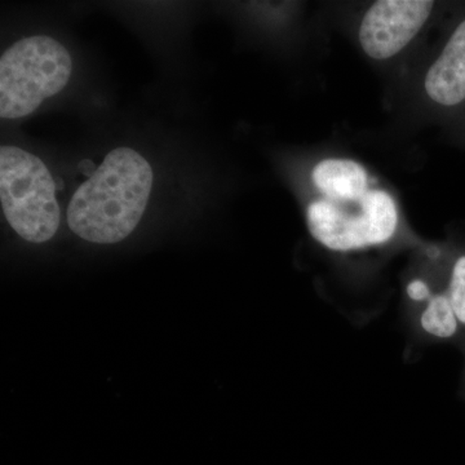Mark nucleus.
<instances>
[{
	"label": "nucleus",
	"mask_w": 465,
	"mask_h": 465,
	"mask_svg": "<svg viewBox=\"0 0 465 465\" xmlns=\"http://www.w3.org/2000/svg\"><path fill=\"white\" fill-rule=\"evenodd\" d=\"M312 176L326 200L354 202L369 192L365 168L351 159H324L314 167Z\"/></svg>",
	"instance_id": "obj_7"
},
{
	"label": "nucleus",
	"mask_w": 465,
	"mask_h": 465,
	"mask_svg": "<svg viewBox=\"0 0 465 465\" xmlns=\"http://www.w3.org/2000/svg\"><path fill=\"white\" fill-rule=\"evenodd\" d=\"M430 0H381L367 11L361 24V45L375 60L393 57L414 39L430 16Z\"/></svg>",
	"instance_id": "obj_5"
},
{
	"label": "nucleus",
	"mask_w": 465,
	"mask_h": 465,
	"mask_svg": "<svg viewBox=\"0 0 465 465\" xmlns=\"http://www.w3.org/2000/svg\"><path fill=\"white\" fill-rule=\"evenodd\" d=\"M419 327L425 335L439 341H449L461 329L446 291L434 292L421 308L418 316Z\"/></svg>",
	"instance_id": "obj_8"
},
{
	"label": "nucleus",
	"mask_w": 465,
	"mask_h": 465,
	"mask_svg": "<svg viewBox=\"0 0 465 465\" xmlns=\"http://www.w3.org/2000/svg\"><path fill=\"white\" fill-rule=\"evenodd\" d=\"M407 298L411 300L415 304H425L430 298H432L433 291L430 289V284L425 282L420 278L410 281L406 286Z\"/></svg>",
	"instance_id": "obj_10"
},
{
	"label": "nucleus",
	"mask_w": 465,
	"mask_h": 465,
	"mask_svg": "<svg viewBox=\"0 0 465 465\" xmlns=\"http://www.w3.org/2000/svg\"><path fill=\"white\" fill-rule=\"evenodd\" d=\"M0 200L9 225L24 240L43 243L56 234L60 226L56 183L45 164L32 153L2 146Z\"/></svg>",
	"instance_id": "obj_3"
},
{
	"label": "nucleus",
	"mask_w": 465,
	"mask_h": 465,
	"mask_svg": "<svg viewBox=\"0 0 465 465\" xmlns=\"http://www.w3.org/2000/svg\"><path fill=\"white\" fill-rule=\"evenodd\" d=\"M425 91L440 105L454 106L465 100V20L428 70Z\"/></svg>",
	"instance_id": "obj_6"
},
{
	"label": "nucleus",
	"mask_w": 465,
	"mask_h": 465,
	"mask_svg": "<svg viewBox=\"0 0 465 465\" xmlns=\"http://www.w3.org/2000/svg\"><path fill=\"white\" fill-rule=\"evenodd\" d=\"M308 229L327 250L351 252L382 246L399 229V211L387 192L369 191L361 200H318L309 204Z\"/></svg>",
	"instance_id": "obj_4"
},
{
	"label": "nucleus",
	"mask_w": 465,
	"mask_h": 465,
	"mask_svg": "<svg viewBox=\"0 0 465 465\" xmlns=\"http://www.w3.org/2000/svg\"><path fill=\"white\" fill-rule=\"evenodd\" d=\"M460 327L465 329V255L452 266L449 287L445 290Z\"/></svg>",
	"instance_id": "obj_9"
},
{
	"label": "nucleus",
	"mask_w": 465,
	"mask_h": 465,
	"mask_svg": "<svg viewBox=\"0 0 465 465\" xmlns=\"http://www.w3.org/2000/svg\"><path fill=\"white\" fill-rule=\"evenodd\" d=\"M153 170L136 150L110 152L67 208L70 229L92 243H118L136 229L152 192Z\"/></svg>",
	"instance_id": "obj_1"
},
{
	"label": "nucleus",
	"mask_w": 465,
	"mask_h": 465,
	"mask_svg": "<svg viewBox=\"0 0 465 465\" xmlns=\"http://www.w3.org/2000/svg\"><path fill=\"white\" fill-rule=\"evenodd\" d=\"M69 52L45 35L15 43L0 58V116L32 114L45 99L63 91L72 75Z\"/></svg>",
	"instance_id": "obj_2"
}]
</instances>
